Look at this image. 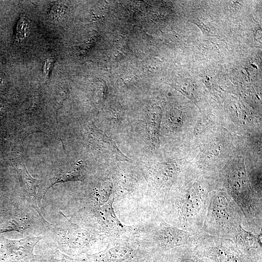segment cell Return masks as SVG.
<instances>
[{
	"mask_svg": "<svg viewBox=\"0 0 262 262\" xmlns=\"http://www.w3.org/2000/svg\"><path fill=\"white\" fill-rule=\"evenodd\" d=\"M161 120V111L159 109L150 111L147 116V127L151 141L156 144L159 143Z\"/></svg>",
	"mask_w": 262,
	"mask_h": 262,
	"instance_id": "obj_7",
	"label": "cell"
},
{
	"mask_svg": "<svg viewBox=\"0 0 262 262\" xmlns=\"http://www.w3.org/2000/svg\"><path fill=\"white\" fill-rule=\"evenodd\" d=\"M208 255L217 262H241L238 257L220 245L211 247Z\"/></svg>",
	"mask_w": 262,
	"mask_h": 262,
	"instance_id": "obj_10",
	"label": "cell"
},
{
	"mask_svg": "<svg viewBox=\"0 0 262 262\" xmlns=\"http://www.w3.org/2000/svg\"><path fill=\"white\" fill-rule=\"evenodd\" d=\"M42 238L30 235L19 240L5 239L0 243V262H33L34 247Z\"/></svg>",
	"mask_w": 262,
	"mask_h": 262,
	"instance_id": "obj_1",
	"label": "cell"
},
{
	"mask_svg": "<svg viewBox=\"0 0 262 262\" xmlns=\"http://www.w3.org/2000/svg\"><path fill=\"white\" fill-rule=\"evenodd\" d=\"M203 205L201 193L193 189L187 192L180 205V215L186 221H191L197 216Z\"/></svg>",
	"mask_w": 262,
	"mask_h": 262,
	"instance_id": "obj_4",
	"label": "cell"
},
{
	"mask_svg": "<svg viewBox=\"0 0 262 262\" xmlns=\"http://www.w3.org/2000/svg\"><path fill=\"white\" fill-rule=\"evenodd\" d=\"M214 222L221 227L229 228L232 225V215L231 206L227 197L218 195L213 198L211 207Z\"/></svg>",
	"mask_w": 262,
	"mask_h": 262,
	"instance_id": "obj_3",
	"label": "cell"
},
{
	"mask_svg": "<svg viewBox=\"0 0 262 262\" xmlns=\"http://www.w3.org/2000/svg\"><path fill=\"white\" fill-rule=\"evenodd\" d=\"M27 26L28 24L26 19L23 17H21L17 23L15 38V42L18 43L25 38Z\"/></svg>",
	"mask_w": 262,
	"mask_h": 262,
	"instance_id": "obj_13",
	"label": "cell"
},
{
	"mask_svg": "<svg viewBox=\"0 0 262 262\" xmlns=\"http://www.w3.org/2000/svg\"><path fill=\"white\" fill-rule=\"evenodd\" d=\"M25 228L22 220L16 216H9L0 220V234L13 230L21 232Z\"/></svg>",
	"mask_w": 262,
	"mask_h": 262,
	"instance_id": "obj_12",
	"label": "cell"
},
{
	"mask_svg": "<svg viewBox=\"0 0 262 262\" xmlns=\"http://www.w3.org/2000/svg\"><path fill=\"white\" fill-rule=\"evenodd\" d=\"M161 239L166 246L175 247L188 244L192 239V235L184 230L168 227L162 231Z\"/></svg>",
	"mask_w": 262,
	"mask_h": 262,
	"instance_id": "obj_6",
	"label": "cell"
},
{
	"mask_svg": "<svg viewBox=\"0 0 262 262\" xmlns=\"http://www.w3.org/2000/svg\"><path fill=\"white\" fill-rule=\"evenodd\" d=\"M157 180L162 184L169 183L175 174V166L170 163H157L154 165Z\"/></svg>",
	"mask_w": 262,
	"mask_h": 262,
	"instance_id": "obj_9",
	"label": "cell"
},
{
	"mask_svg": "<svg viewBox=\"0 0 262 262\" xmlns=\"http://www.w3.org/2000/svg\"><path fill=\"white\" fill-rule=\"evenodd\" d=\"M89 137L93 147L105 158L117 161H128L112 139L91 123L88 126Z\"/></svg>",
	"mask_w": 262,
	"mask_h": 262,
	"instance_id": "obj_2",
	"label": "cell"
},
{
	"mask_svg": "<svg viewBox=\"0 0 262 262\" xmlns=\"http://www.w3.org/2000/svg\"><path fill=\"white\" fill-rule=\"evenodd\" d=\"M33 262H74L57 250H49L35 255Z\"/></svg>",
	"mask_w": 262,
	"mask_h": 262,
	"instance_id": "obj_11",
	"label": "cell"
},
{
	"mask_svg": "<svg viewBox=\"0 0 262 262\" xmlns=\"http://www.w3.org/2000/svg\"><path fill=\"white\" fill-rule=\"evenodd\" d=\"M83 177V170L80 165L77 166L71 171H66L57 175L49 180L46 186V193L53 185L57 183L67 181L81 180Z\"/></svg>",
	"mask_w": 262,
	"mask_h": 262,
	"instance_id": "obj_8",
	"label": "cell"
},
{
	"mask_svg": "<svg viewBox=\"0 0 262 262\" xmlns=\"http://www.w3.org/2000/svg\"><path fill=\"white\" fill-rule=\"evenodd\" d=\"M8 86V82L6 76L0 73V91H5Z\"/></svg>",
	"mask_w": 262,
	"mask_h": 262,
	"instance_id": "obj_14",
	"label": "cell"
},
{
	"mask_svg": "<svg viewBox=\"0 0 262 262\" xmlns=\"http://www.w3.org/2000/svg\"><path fill=\"white\" fill-rule=\"evenodd\" d=\"M179 262H200L198 259L191 257H184Z\"/></svg>",
	"mask_w": 262,
	"mask_h": 262,
	"instance_id": "obj_15",
	"label": "cell"
},
{
	"mask_svg": "<svg viewBox=\"0 0 262 262\" xmlns=\"http://www.w3.org/2000/svg\"><path fill=\"white\" fill-rule=\"evenodd\" d=\"M6 104L5 102L0 100V114H1L2 112H4L6 111Z\"/></svg>",
	"mask_w": 262,
	"mask_h": 262,
	"instance_id": "obj_16",
	"label": "cell"
},
{
	"mask_svg": "<svg viewBox=\"0 0 262 262\" xmlns=\"http://www.w3.org/2000/svg\"><path fill=\"white\" fill-rule=\"evenodd\" d=\"M18 177L23 190L28 196L32 198L34 208L38 209L43 198L36 192L37 189L41 191L45 196L44 192L40 190V180L33 178L24 164L18 169Z\"/></svg>",
	"mask_w": 262,
	"mask_h": 262,
	"instance_id": "obj_5",
	"label": "cell"
}]
</instances>
